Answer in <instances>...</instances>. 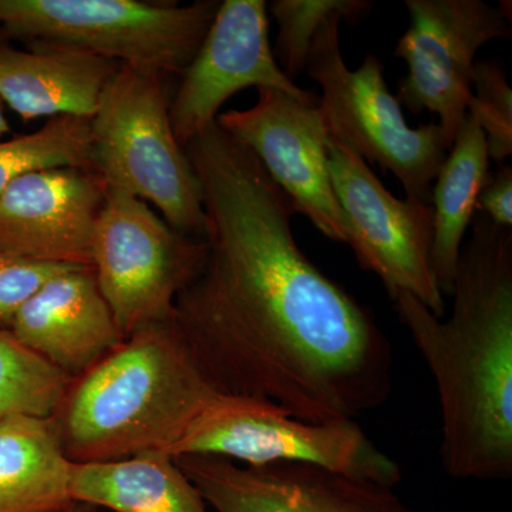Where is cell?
<instances>
[{
    "mask_svg": "<svg viewBox=\"0 0 512 512\" xmlns=\"http://www.w3.org/2000/svg\"><path fill=\"white\" fill-rule=\"evenodd\" d=\"M185 153L201 185L207 252L173 320L212 386L312 423L382 406L392 345L372 313L303 254L288 195L217 123Z\"/></svg>",
    "mask_w": 512,
    "mask_h": 512,
    "instance_id": "obj_1",
    "label": "cell"
},
{
    "mask_svg": "<svg viewBox=\"0 0 512 512\" xmlns=\"http://www.w3.org/2000/svg\"><path fill=\"white\" fill-rule=\"evenodd\" d=\"M450 318L414 296L392 301L439 394L441 464L458 480L512 476V229L476 212Z\"/></svg>",
    "mask_w": 512,
    "mask_h": 512,
    "instance_id": "obj_2",
    "label": "cell"
},
{
    "mask_svg": "<svg viewBox=\"0 0 512 512\" xmlns=\"http://www.w3.org/2000/svg\"><path fill=\"white\" fill-rule=\"evenodd\" d=\"M218 394L170 320L137 329L73 379L52 419L72 463L167 454Z\"/></svg>",
    "mask_w": 512,
    "mask_h": 512,
    "instance_id": "obj_3",
    "label": "cell"
},
{
    "mask_svg": "<svg viewBox=\"0 0 512 512\" xmlns=\"http://www.w3.org/2000/svg\"><path fill=\"white\" fill-rule=\"evenodd\" d=\"M90 126L94 171L106 188L153 204L175 231L204 239L200 181L175 138L163 76L120 64Z\"/></svg>",
    "mask_w": 512,
    "mask_h": 512,
    "instance_id": "obj_4",
    "label": "cell"
},
{
    "mask_svg": "<svg viewBox=\"0 0 512 512\" xmlns=\"http://www.w3.org/2000/svg\"><path fill=\"white\" fill-rule=\"evenodd\" d=\"M220 3L0 0V26L10 36L72 46L124 66L181 77Z\"/></svg>",
    "mask_w": 512,
    "mask_h": 512,
    "instance_id": "obj_5",
    "label": "cell"
},
{
    "mask_svg": "<svg viewBox=\"0 0 512 512\" xmlns=\"http://www.w3.org/2000/svg\"><path fill=\"white\" fill-rule=\"evenodd\" d=\"M167 456L218 457L254 468L305 464L392 488L402 480L396 461L355 421L312 423L264 400L231 394H218Z\"/></svg>",
    "mask_w": 512,
    "mask_h": 512,
    "instance_id": "obj_6",
    "label": "cell"
},
{
    "mask_svg": "<svg viewBox=\"0 0 512 512\" xmlns=\"http://www.w3.org/2000/svg\"><path fill=\"white\" fill-rule=\"evenodd\" d=\"M340 22L336 16L319 30L305 69L322 89L318 106L329 137L390 171L403 185L407 200L431 204L433 181L450 144L439 124L407 126L376 56L367 55L359 69L346 66L340 50Z\"/></svg>",
    "mask_w": 512,
    "mask_h": 512,
    "instance_id": "obj_7",
    "label": "cell"
},
{
    "mask_svg": "<svg viewBox=\"0 0 512 512\" xmlns=\"http://www.w3.org/2000/svg\"><path fill=\"white\" fill-rule=\"evenodd\" d=\"M204 239L187 237L146 201L107 188L92 244V269L124 339L174 319L175 302L204 261Z\"/></svg>",
    "mask_w": 512,
    "mask_h": 512,
    "instance_id": "obj_8",
    "label": "cell"
},
{
    "mask_svg": "<svg viewBox=\"0 0 512 512\" xmlns=\"http://www.w3.org/2000/svg\"><path fill=\"white\" fill-rule=\"evenodd\" d=\"M328 168L345 221L346 244L359 265L379 276L390 298L409 293L443 316L446 305L431 261V204L394 197L362 157L330 137Z\"/></svg>",
    "mask_w": 512,
    "mask_h": 512,
    "instance_id": "obj_9",
    "label": "cell"
},
{
    "mask_svg": "<svg viewBox=\"0 0 512 512\" xmlns=\"http://www.w3.org/2000/svg\"><path fill=\"white\" fill-rule=\"evenodd\" d=\"M404 5L412 22L394 56L406 60L409 73L396 99L412 113L437 114L451 147L473 96L474 57L487 43L510 39L511 18L505 2L406 0Z\"/></svg>",
    "mask_w": 512,
    "mask_h": 512,
    "instance_id": "obj_10",
    "label": "cell"
},
{
    "mask_svg": "<svg viewBox=\"0 0 512 512\" xmlns=\"http://www.w3.org/2000/svg\"><path fill=\"white\" fill-rule=\"evenodd\" d=\"M180 79L170 100V120L175 138L184 148L217 123L222 106L234 94L249 87L279 90L303 103H319L315 94L296 86L276 62L264 0L221 2L200 49Z\"/></svg>",
    "mask_w": 512,
    "mask_h": 512,
    "instance_id": "obj_11",
    "label": "cell"
},
{
    "mask_svg": "<svg viewBox=\"0 0 512 512\" xmlns=\"http://www.w3.org/2000/svg\"><path fill=\"white\" fill-rule=\"evenodd\" d=\"M318 104L259 89L254 106L224 111L217 126L255 154L298 214L326 238L346 244L345 221L329 175V131Z\"/></svg>",
    "mask_w": 512,
    "mask_h": 512,
    "instance_id": "obj_12",
    "label": "cell"
},
{
    "mask_svg": "<svg viewBox=\"0 0 512 512\" xmlns=\"http://www.w3.org/2000/svg\"><path fill=\"white\" fill-rule=\"evenodd\" d=\"M175 461L212 512H416L392 487L305 464L254 468L202 456Z\"/></svg>",
    "mask_w": 512,
    "mask_h": 512,
    "instance_id": "obj_13",
    "label": "cell"
},
{
    "mask_svg": "<svg viewBox=\"0 0 512 512\" xmlns=\"http://www.w3.org/2000/svg\"><path fill=\"white\" fill-rule=\"evenodd\" d=\"M106 185L93 170L23 175L0 194V249L43 264L92 266Z\"/></svg>",
    "mask_w": 512,
    "mask_h": 512,
    "instance_id": "obj_14",
    "label": "cell"
},
{
    "mask_svg": "<svg viewBox=\"0 0 512 512\" xmlns=\"http://www.w3.org/2000/svg\"><path fill=\"white\" fill-rule=\"evenodd\" d=\"M9 330L73 379L124 340L92 266H72L49 279L23 303Z\"/></svg>",
    "mask_w": 512,
    "mask_h": 512,
    "instance_id": "obj_15",
    "label": "cell"
},
{
    "mask_svg": "<svg viewBox=\"0 0 512 512\" xmlns=\"http://www.w3.org/2000/svg\"><path fill=\"white\" fill-rule=\"evenodd\" d=\"M120 64L76 47L33 42L0 46V101L25 121L57 116L92 119Z\"/></svg>",
    "mask_w": 512,
    "mask_h": 512,
    "instance_id": "obj_16",
    "label": "cell"
},
{
    "mask_svg": "<svg viewBox=\"0 0 512 512\" xmlns=\"http://www.w3.org/2000/svg\"><path fill=\"white\" fill-rule=\"evenodd\" d=\"M70 497L99 511L212 512L177 461L163 453L73 463Z\"/></svg>",
    "mask_w": 512,
    "mask_h": 512,
    "instance_id": "obj_17",
    "label": "cell"
},
{
    "mask_svg": "<svg viewBox=\"0 0 512 512\" xmlns=\"http://www.w3.org/2000/svg\"><path fill=\"white\" fill-rule=\"evenodd\" d=\"M72 464L52 417L0 420V512H55L73 504Z\"/></svg>",
    "mask_w": 512,
    "mask_h": 512,
    "instance_id": "obj_18",
    "label": "cell"
},
{
    "mask_svg": "<svg viewBox=\"0 0 512 512\" xmlns=\"http://www.w3.org/2000/svg\"><path fill=\"white\" fill-rule=\"evenodd\" d=\"M488 161L484 131L467 116L437 174L436 187L431 191L434 211L431 261L443 296L453 291L464 235L476 215L478 195L490 177Z\"/></svg>",
    "mask_w": 512,
    "mask_h": 512,
    "instance_id": "obj_19",
    "label": "cell"
},
{
    "mask_svg": "<svg viewBox=\"0 0 512 512\" xmlns=\"http://www.w3.org/2000/svg\"><path fill=\"white\" fill-rule=\"evenodd\" d=\"M53 168L94 171L90 119L52 117L33 133L0 138V194L23 175Z\"/></svg>",
    "mask_w": 512,
    "mask_h": 512,
    "instance_id": "obj_20",
    "label": "cell"
},
{
    "mask_svg": "<svg viewBox=\"0 0 512 512\" xmlns=\"http://www.w3.org/2000/svg\"><path fill=\"white\" fill-rule=\"evenodd\" d=\"M72 382L73 377L0 328V420L55 416Z\"/></svg>",
    "mask_w": 512,
    "mask_h": 512,
    "instance_id": "obj_21",
    "label": "cell"
},
{
    "mask_svg": "<svg viewBox=\"0 0 512 512\" xmlns=\"http://www.w3.org/2000/svg\"><path fill=\"white\" fill-rule=\"evenodd\" d=\"M367 0H274L269 12L278 23L274 55L291 80L305 72L309 52L319 30L330 19L356 23L372 9Z\"/></svg>",
    "mask_w": 512,
    "mask_h": 512,
    "instance_id": "obj_22",
    "label": "cell"
},
{
    "mask_svg": "<svg viewBox=\"0 0 512 512\" xmlns=\"http://www.w3.org/2000/svg\"><path fill=\"white\" fill-rule=\"evenodd\" d=\"M467 116L484 131L488 156L503 164L512 156V90L497 62H477Z\"/></svg>",
    "mask_w": 512,
    "mask_h": 512,
    "instance_id": "obj_23",
    "label": "cell"
},
{
    "mask_svg": "<svg viewBox=\"0 0 512 512\" xmlns=\"http://www.w3.org/2000/svg\"><path fill=\"white\" fill-rule=\"evenodd\" d=\"M72 268L43 264L0 249V325L9 329L16 312L53 276Z\"/></svg>",
    "mask_w": 512,
    "mask_h": 512,
    "instance_id": "obj_24",
    "label": "cell"
},
{
    "mask_svg": "<svg viewBox=\"0 0 512 512\" xmlns=\"http://www.w3.org/2000/svg\"><path fill=\"white\" fill-rule=\"evenodd\" d=\"M503 165L490 174L477 198L476 212L485 215L494 224L512 228V168Z\"/></svg>",
    "mask_w": 512,
    "mask_h": 512,
    "instance_id": "obj_25",
    "label": "cell"
},
{
    "mask_svg": "<svg viewBox=\"0 0 512 512\" xmlns=\"http://www.w3.org/2000/svg\"><path fill=\"white\" fill-rule=\"evenodd\" d=\"M55 512H101L96 510V508L90 507V505H84L79 503H73L67 505V507L62 508V510Z\"/></svg>",
    "mask_w": 512,
    "mask_h": 512,
    "instance_id": "obj_26",
    "label": "cell"
},
{
    "mask_svg": "<svg viewBox=\"0 0 512 512\" xmlns=\"http://www.w3.org/2000/svg\"><path fill=\"white\" fill-rule=\"evenodd\" d=\"M10 126L8 119L5 116V110H3V103L0 101V138L9 134Z\"/></svg>",
    "mask_w": 512,
    "mask_h": 512,
    "instance_id": "obj_27",
    "label": "cell"
}]
</instances>
